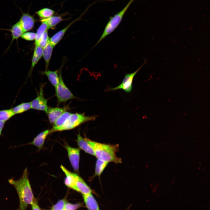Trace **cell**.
I'll return each instance as SVG.
<instances>
[{"label":"cell","mask_w":210,"mask_h":210,"mask_svg":"<svg viewBox=\"0 0 210 210\" xmlns=\"http://www.w3.org/2000/svg\"><path fill=\"white\" fill-rule=\"evenodd\" d=\"M71 114L67 111L64 112L56 120L53 124L52 127H57L62 126Z\"/></svg>","instance_id":"25"},{"label":"cell","mask_w":210,"mask_h":210,"mask_svg":"<svg viewBox=\"0 0 210 210\" xmlns=\"http://www.w3.org/2000/svg\"><path fill=\"white\" fill-rule=\"evenodd\" d=\"M28 174L26 167L19 179L15 180L12 178L8 180L17 191L19 199L20 210H26L28 205H31L35 200L29 180Z\"/></svg>","instance_id":"1"},{"label":"cell","mask_w":210,"mask_h":210,"mask_svg":"<svg viewBox=\"0 0 210 210\" xmlns=\"http://www.w3.org/2000/svg\"><path fill=\"white\" fill-rule=\"evenodd\" d=\"M54 46L50 42L46 46L43 48V56L45 62V70L48 69L50 62Z\"/></svg>","instance_id":"17"},{"label":"cell","mask_w":210,"mask_h":210,"mask_svg":"<svg viewBox=\"0 0 210 210\" xmlns=\"http://www.w3.org/2000/svg\"><path fill=\"white\" fill-rule=\"evenodd\" d=\"M80 206V205L79 204H72L66 202L65 205L64 210H76Z\"/></svg>","instance_id":"30"},{"label":"cell","mask_w":210,"mask_h":210,"mask_svg":"<svg viewBox=\"0 0 210 210\" xmlns=\"http://www.w3.org/2000/svg\"><path fill=\"white\" fill-rule=\"evenodd\" d=\"M92 147L94 156L98 159L108 163L113 162L116 164L122 163V160L117 156V152L119 151L118 144H110L102 143L85 138Z\"/></svg>","instance_id":"2"},{"label":"cell","mask_w":210,"mask_h":210,"mask_svg":"<svg viewBox=\"0 0 210 210\" xmlns=\"http://www.w3.org/2000/svg\"><path fill=\"white\" fill-rule=\"evenodd\" d=\"M50 38L48 34V31H46L42 35L38 45L43 49L50 42Z\"/></svg>","instance_id":"27"},{"label":"cell","mask_w":210,"mask_h":210,"mask_svg":"<svg viewBox=\"0 0 210 210\" xmlns=\"http://www.w3.org/2000/svg\"><path fill=\"white\" fill-rule=\"evenodd\" d=\"M23 39L28 41L35 40L36 38V33L32 32H24L21 36Z\"/></svg>","instance_id":"28"},{"label":"cell","mask_w":210,"mask_h":210,"mask_svg":"<svg viewBox=\"0 0 210 210\" xmlns=\"http://www.w3.org/2000/svg\"><path fill=\"white\" fill-rule=\"evenodd\" d=\"M66 202L64 199L60 200L52 207L51 210H64Z\"/></svg>","instance_id":"29"},{"label":"cell","mask_w":210,"mask_h":210,"mask_svg":"<svg viewBox=\"0 0 210 210\" xmlns=\"http://www.w3.org/2000/svg\"><path fill=\"white\" fill-rule=\"evenodd\" d=\"M15 114L12 109L0 111V121L6 122L13 117Z\"/></svg>","instance_id":"26"},{"label":"cell","mask_w":210,"mask_h":210,"mask_svg":"<svg viewBox=\"0 0 210 210\" xmlns=\"http://www.w3.org/2000/svg\"><path fill=\"white\" fill-rule=\"evenodd\" d=\"M55 11L50 8H45L36 12V13L41 19L48 18L53 15Z\"/></svg>","instance_id":"21"},{"label":"cell","mask_w":210,"mask_h":210,"mask_svg":"<svg viewBox=\"0 0 210 210\" xmlns=\"http://www.w3.org/2000/svg\"><path fill=\"white\" fill-rule=\"evenodd\" d=\"M145 63V62L140 67L134 72L131 73L126 74L122 83L120 85L115 88H109V90L113 91L122 89L127 92H131L132 88V83L134 78Z\"/></svg>","instance_id":"7"},{"label":"cell","mask_w":210,"mask_h":210,"mask_svg":"<svg viewBox=\"0 0 210 210\" xmlns=\"http://www.w3.org/2000/svg\"><path fill=\"white\" fill-rule=\"evenodd\" d=\"M31 108V102L23 103L12 109L14 114H17L24 112Z\"/></svg>","instance_id":"23"},{"label":"cell","mask_w":210,"mask_h":210,"mask_svg":"<svg viewBox=\"0 0 210 210\" xmlns=\"http://www.w3.org/2000/svg\"><path fill=\"white\" fill-rule=\"evenodd\" d=\"M49 134H50L49 130L47 129L45 130L38 134L31 142L17 147L32 145L36 146L38 150H40L42 148L44 144L45 139Z\"/></svg>","instance_id":"13"},{"label":"cell","mask_w":210,"mask_h":210,"mask_svg":"<svg viewBox=\"0 0 210 210\" xmlns=\"http://www.w3.org/2000/svg\"><path fill=\"white\" fill-rule=\"evenodd\" d=\"M5 122L0 121V136L2 135V132L4 127Z\"/></svg>","instance_id":"32"},{"label":"cell","mask_w":210,"mask_h":210,"mask_svg":"<svg viewBox=\"0 0 210 210\" xmlns=\"http://www.w3.org/2000/svg\"><path fill=\"white\" fill-rule=\"evenodd\" d=\"M76 142L80 149L86 153L94 156V152L92 147L85 138H84L81 136L80 133H79L77 135Z\"/></svg>","instance_id":"14"},{"label":"cell","mask_w":210,"mask_h":210,"mask_svg":"<svg viewBox=\"0 0 210 210\" xmlns=\"http://www.w3.org/2000/svg\"><path fill=\"white\" fill-rule=\"evenodd\" d=\"M59 83L55 87V95L58 103L65 102L69 99L75 98V97L65 84L61 70L59 73Z\"/></svg>","instance_id":"6"},{"label":"cell","mask_w":210,"mask_h":210,"mask_svg":"<svg viewBox=\"0 0 210 210\" xmlns=\"http://www.w3.org/2000/svg\"><path fill=\"white\" fill-rule=\"evenodd\" d=\"M67 150L68 157L74 170L79 171L80 158V149L71 147L66 145L65 146Z\"/></svg>","instance_id":"9"},{"label":"cell","mask_w":210,"mask_h":210,"mask_svg":"<svg viewBox=\"0 0 210 210\" xmlns=\"http://www.w3.org/2000/svg\"><path fill=\"white\" fill-rule=\"evenodd\" d=\"M69 107L48 108L46 114L50 123L53 124L56 120L64 112L66 111Z\"/></svg>","instance_id":"12"},{"label":"cell","mask_w":210,"mask_h":210,"mask_svg":"<svg viewBox=\"0 0 210 210\" xmlns=\"http://www.w3.org/2000/svg\"><path fill=\"white\" fill-rule=\"evenodd\" d=\"M83 197L88 210H100L99 205L92 193L83 195Z\"/></svg>","instance_id":"16"},{"label":"cell","mask_w":210,"mask_h":210,"mask_svg":"<svg viewBox=\"0 0 210 210\" xmlns=\"http://www.w3.org/2000/svg\"><path fill=\"white\" fill-rule=\"evenodd\" d=\"M41 24L37 30L36 38L35 40V45H38L39 41L44 32L48 29L47 23L44 21L41 20Z\"/></svg>","instance_id":"20"},{"label":"cell","mask_w":210,"mask_h":210,"mask_svg":"<svg viewBox=\"0 0 210 210\" xmlns=\"http://www.w3.org/2000/svg\"><path fill=\"white\" fill-rule=\"evenodd\" d=\"M45 21L48 26V29L53 28L64 19L61 16H52L48 18L41 19Z\"/></svg>","instance_id":"22"},{"label":"cell","mask_w":210,"mask_h":210,"mask_svg":"<svg viewBox=\"0 0 210 210\" xmlns=\"http://www.w3.org/2000/svg\"><path fill=\"white\" fill-rule=\"evenodd\" d=\"M87 9L80 15L78 17L73 20L70 23L65 27L59 31L54 34L51 38H50V42L51 44L55 46L62 39L65 33L70 27L74 23L82 19L83 16L87 11Z\"/></svg>","instance_id":"10"},{"label":"cell","mask_w":210,"mask_h":210,"mask_svg":"<svg viewBox=\"0 0 210 210\" xmlns=\"http://www.w3.org/2000/svg\"><path fill=\"white\" fill-rule=\"evenodd\" d=\"M97 117L95 115L86 116L84 113H71L63 125L58 127H52L50 130V133L72 129L85 122L94 121Z\"/></svg>","instance_id":"4"},{"label":"cell","mask_w":210,"mask_h":210,"mask_svg":"<svg viewBox=\"0 0 210 210\" xmlns=\"http://www.w3.org/2000/svg\"><path fill=\"white\" fill-rule=\"evenodd\" d=\"M108 163L97 159L95 164L94 175L100 177Z\"/></svg>","instance_id":"24"},{"label":"cell","mask_w":210,"mask_h":210,"mask_svg":"<svg viewBox=\"0 0 210 210\" xmlns=\"http://www.w3.org/2000/svg\"><path fill=\"white\" fill-rule=\"evenodd\" d=\"M43 48L38 45H35L34 53L32 59L30 69L28 75L30 76L32 74L33 69L43 56Z\"/></svg>","instance_id":"15"},{"label":"cell","mask_w":210,"mask_h":210,"mask_svg":"<svg viewBox=\"0 0 210 210\" xmlns=\"http://www.w3.org/2000/svg\"><path fill=\"white\" fill-rule=\"evenodd\" d=\"M10 31L12 36L11 43L15 40H17L21 37L24 33L23 30L18 21L14 24L11 27Z\"/></svg>","instance_id":"19"},{"label":"cell","mask_w":210,"mask_h":210,"mask_svg":"<svg viewBox=\"0 0 210 210\" xmlns=\"http://www.w3.org/2000/svg\"><path fill=\"white\" fill-rule=\"evenodd\" d=\"M42 74L46 76L51 84L55 87L59 82V76L58 71H52L48 70H45Z\"/></svg>","instance_id":"18"},{"label":"cell","mask_w":210,"mask_h":210,"mask_svg":"<svg viewBox=\"0 0 210 210\" xmlns=\"http://www.w3.org/2000/svg\"><path fill=\"white\" fill-rule=\"evenodd\" d=\"M60 168L65 175L64 183L67 187L83 195L92 193L90 187L77 174L70 171L62 165Z\"/></svg>","instance_id":"3"},{"label":"cell","mask_w":210,"mask_h":210,"mask_svg":"<svg viewBox=\"0 0 210 210\" xmlns=\"http://www.w3.org/2000/svg\"><path fill=\"white\" fill-rule=\"evenodd\" d=\"M31 205L32 210H41L38 206V203L35 200Z\"/></svg>","instance_id":"31"},{"label":"cell","mask_w":210,"mask_h":210,"mask_svg":"<svg viewBox=\"0 0 210 210\" xmlns=\"http://www.w3.org/2000/svg\"><path fill=\"white\" fill-rule=\"evenodd\" d=\"M44 86L40 87L39 92L36 97L31 102V108L44 111L46 114L48 108L47 100L44 97L43 94Z\"/></svg>","instance_id":"8"},{"label":"cell","mask_w":210,"mask_h":210,"mask_svg":"<svg viewBox=\"0 0 210 210\" xmlns=\"http://www.w3.org/2000/svg\"><path fill=\"white\" fill-rule=\"evenodd\" d=\"M36 20L34 17L29 13H23L18 21L24 33L32 29Z\"/></svg>","instance_id":"11"},{"label":"cell","mask_w":210,"mask_h":210,"mask_svg":"<svg viewBox=\"0 0 210 210\" xmlns=\"http://www.w3.org/2000/svg\"><path fill=\"white\" fill-rule=\"evenodd\" d=\"M135 0H130L126 6L121 11L111 17L107 23L102 34L95 45L100 42L107 36L112 33L118 26L123 17L131 4Z\"/></svg>","instance_id":"5"}]
</instances>
